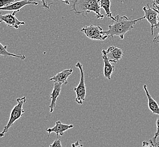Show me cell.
Wrapping results in <instances>:
<instances>
[{"label":"cell","instance_id":"3957f363","mask_svg":"<svg viewBox=\"0 0 159 147\" xmlns=\"http://www.w3.org/2000/svg\"><path fill=\"white\" fill-rule=\"evenodd\" d=\"M17 104L12 109L9 120L7 125L4 127L3 130L0 133V138H2L6 133L9 131V128L14 125L15 122L18 120L25 113V110L23 109V106L26 102V97L23 96L20 98H18L16 99Z\"/></svg>","mask_w":159,"mask_h":147},{"label":"cell","instance_id":"e0dca14e","mask_svg":"<svg viewBox=\"0 0 159 147\" xmlns=\"http://www.w3.org/2000/svg\"><path fill=\"white\" fill-rule=\"evenodd\" d=\"M16 0H0V8L7 7L13 3Z\"/></svg>","mask_w":159,"mask_h":147},{"label":"cell","instance_id":"9a60e30c","mask_svg":"<svg viewBox=\"0 0 159 147\" xmlns=\"http://www.w3.org/2000/svg\"><path fill=\"white\" fill-rule=\"evenodd\" d=\"M7 45H3L0 42V56H3L5 57H14L19 58L20 60H24L25 58V56L23 55H17L10 53L7 51Z\"/></svg>","mask_w":159,"mask_h":147},{"label":"cell","instance_id":"ffe728a7","mask_svg":"<svg viewBox=\"0 0 159 147\" xmlns=\"http://www.w3.org/2000/svg\"><path fill=\"white\" fill-rule=\"evenodd\" d=\"M142 147H153V142L152 139H150L148 141H143Z\"/></svg>","mask_w":159,"mask_h":147},{"label":"cell","instance_id":"484cf974","mask_svg":"<svg viewBox=\"0 0 159 147\" xmlns=\"http://www.w3.org/2000/svg\"><path fill=\"white\" fill-rule=\"evenodd\" d=\"M60 1H62V2H64V3H65V4H66V5H70L69 0H60Z\"/></svg>","mask_w":159,"mask_h":147},{"label":"cell","instance_id":"7a4b0ae2","mask_svg":"<svg viewBox=\"0 0 159 147\" xmlns=\"http://www.w3.org/2000/svg\"><path fill=\"white\" fill-rule=\"evenodd\" d=\"M72 10L77 16L87 17L90 12H93L97 19H103L104 16L100 12L101 7L98 0H73Z\"/></svg>","mask_w":159,"mask_h":147},{"label":"cell","instance_id":"4fadbf2b","mask_svg":"<svg viewBox=\"0 0 159 147\" xmlns=\"http://www.w3.org/2000/svg\"><path fill=\"white\" fill-rule=\"evenodd\" d=\"M62 84L58 83H54V87L52 92L51 94V103L49 105L50 112L53 113L54 110V108L56 105V101L57 100L58 97L60 95Z\"/></svg>","mask_w":159,"mask_h":147},{"label":"cell","instance_id":"603a6c76","mask_svg":"<svg viewBox=\"0 0 159 147\" xmlns=\"http://www.w3.org/2000/svg\"><path fill=\"white\" fill-rule=\"evenodd\" d=\"M71 147H83V144H80L79 141H76L75 143L71 144Z\"/></svg>","mask_w":159,"mask_h":147},{"label":"cell","instance_id":"5bb4252c","mask_svg":"<svg viewBox=\"0 0 159 147\" xmlns=\"http://www.w3.org/2000/svg\"><path fill=\"white\" fill-rule=\"evenodd\" d=\"M144 90L146 94L147 99L148 100V108L151 112L152 113V114H157L159 115V106L157 104V102H156L155 100L153 99L151 95H150V92L147 88V86L146 84L144 85Z\"/></svg>","mask_w":159,"mask_h":147},{"label":"cell","instance_id":"8992f818","mask_svg":"<svg viewBox=\"0 0 159 147\" xmlns=\"http://www.w3.org/2000/svg\"><path fill=\"white\" fill-rule=\"evenodd\" d=\"M143 10L144 12V18L146 19L151 25V35H153L154 33V29L159 28V23L157 16L158 14L156 10L151 9L148 3L147 4V6L143 7Z\"/></svg>","mask_w":159,"mask_h":147},{"label":"cell","instance_id":"ba28073f","mask_svg":"<svg viewBox=\"0 0 159 147\" xmlns=\"http://www.w3.org/2000/svg\"><path fill=\"white\" fill-rule=\"evenodd\" d=\"M106 53L109 61L115 64H117L118 61L121 60L124 56V52L121 48L115 46L109 47L106 51Z\"/></svg>","mask_w":159,"mask_h":147},{"label":"cell","instance_id":"277c9868","mask_svg":"<svg viewBox=\"0 0 159 147\" xmlns=\"http://www.w3.org/2000/svg\"><path fill=\"white\" fill-rule=\"evenodd\" d=\"M75 67L80 69V83L76 87L74 88V91L76 93L75 101L78 104L82 105L86 99V88L85 82H84V73L83 69V65L78 62L75 65Z\"/></svg>","mask_w":159,"mask_h":147},{"label":"cell","instance_id":"30bf717a","mask_svg":"<svg viewBox=\"0 0 159 147\" xmlns=\"http://www.w3.org/2000/svg\"><path fill=\"white\" fill-rule=\"evenodd\" d=\"M38 5V2L34 1L33 0H20L19 1L16 2H13V3L10 4L9 5H7V7H1L0 10H3V11H17L19 10L21 8L25 7L27 5Z\"/></svg>","mask_w":159,"mask_h":147},{"label":"cell","instance_id":"8fae6325","mask_svg":"<svg viewBox=\"0 0 159 147\" xmlns=\"http://www.w3.org/2000/svg\"><path fill=\"white\" fill-rule=\"evenodd\" d=\"M73 70L72 68L65 69L57 74L54 77L49 79V81L54 83H61L62 84H67V79L70 75L73 73Z\"/></svg>","mask_w":159,"mask_h":147},{"label":"cell","instance_id":"cb8c5ba5","mask_svg":"<svg viewBox=\"0 0 159 147\" xmlns=\"http://www.w3.org/2000/svg\"><path fill=\"white\" fill-rule=\"evenodd\" d=\"M153 42L155 43V44H156V43H159V32L158 34L153 38Z\"/></svg>","mask_w":159,"mask_h":147},{"label":"cell","instance_id":"52a82bcc","mask_svg":"<svg viewBox=\"0 0 159 147\" xmlns=\"http://www.w3.org/2000/svg\"><path fill=\"white\" fill-rule=\"evenodd\" d=\"M19 10L14 11L13 13H9L5 15L0 14V23L4 22L7 26L12 28L18 29L21 25H25V22L19 20V19L16 16L17 13L19 12Z\"/></svg>","mask_w":159,"mask_h":147},{"label":"cell","instance_id":"5b68a950","mask_svg":"<svg viewBox=\"0 0 159 147\" xmlns=\"http://www.w3.org/2000/svg\"><path fill=\"white\" fill-rule=\"evenodd\" d=\"M81 32L84 33L88 38L93 40L103 41L108 38V36L105 34V31L100 26H84L81 29Z\"/></svg>","mask_w":159,"mask_h":147},{"label":"cell","instance_id":"7402d4cb","mask_svg":"<svg viewBox=\"0 0 159 147\" xmlns=\"http://www.w3.org/2000/svg\"><path fill=\"white\" fill-rule=\"evenodd\" d=\"M153 9L156 10V11L157 12L158 16H157V19H158V23H159V5H157L155 4H153Z\"/></svg>","mask_w":159,"mask_h":147},{"label":"cell","instance_id":"6da1fadb","mask_svg":"<svg viewBox=\"0 0 159 147\" xmlns=\"http://www.w3.org/2000/svg\"><path fill=\"white\" fill-rule=\"evenodd\" d=\"M111 20L113 24L108 26V31H105V34L109 37L112 38L114 40V36H118L121 40L124 38V36L127 32L134 29V26L138 21L144 19V16L138 19L131 20L126 16H120L117 15L113 16Z\"/></svg>","mask_w":159,"mask_h":147},{"label":"cell","instance_id":"44dd1931","mask_svg":"<svg viewBox=\"0 0 159 147\" xmlns=\"http://www.w3.org/2000/svg\"><path fill=\"white\" fill-rule=\"evenodd\" d=\"M40 1L42 2V7L47 9H49V7H50L51 5L53 4V3H48L45 0H40Z\"/></svg>","mask_w":159,"mask_h":147},{"label":"cell","instance_id":"d4e9b609","mask_svg":"<svg viewBox=\"0 0 159 147\" xmlns=\"http://www.w3.org/2000/svg\"><path fill=\"white\" fill-rule=\"evenodd\" d=\"M152 141L153 142V147H159V142H156V141L153 140Z\"/></svg>","mask_w":159,"mask_h":147},{"label":"cell","instance_id":"d6986e66","mask_svg":"<svg viewBox=\"0 0 159 147\" xmlns=\"http://www.w3.org/2000/svg\"><path fill=\"white\" fill-rule=\"evenodd\" d=\"M49 147H62V144L61 141L60 139H57L53 141L52 144L50 145Z\"/></svg>","mask_w":159,"mask_h":147},{"label":"cell","instance_id":"ac0fdd59","mask_svg":"<svg viewBox=\"0 0 159 147\" xmlns=\"http://www.w3.org/2000/svg\"><path fill=\"white\" fill-rule=\"evenodd\" d=\"M156 132L155 134V136L153 138H152L153 140L156 141L157 138H158L159 136V118L157 119L156 121Z\"/></svg>","mask_w":159,"mask_h":147},{"label":"cell","instance_id":"4316f807","mask_svg":"<svg viewBox=\"0 0 159 147\" xmlns=\"http://www.w3.org/2000/svg\"><path fill=\"white\" fill-rule=\"evenodd\" d=\"M153 4L159 5V0H153Z\"/></svg>","mask_w":159,"mask_h":147},{"label":"cell","instance_id":"2e32d148","mask_svg":"<svg viewBox=\"0 0 159 147\" xmlns=\"http://www.w3.org/2000/svg\"><path fill=\"white\" fill-rule=\"evenodd\" d=\"M99 5L104 10L106 15L109 19L112 18V13L111 11V0H98Z\"/></svg>","mask_w":159,"mask_h":147},{"label":"cell","instance_id":"9c48e42d","mask_svg":"<svg viewBox=\"0 0 159 147\" xmlns=\"http://www.w3.org/2000/svg\"><path fill=\"white\" fill-rule=\"evenodd\" d=\"M74 125L72 124L70 125H66V124H63L61 123L60 121H58L56 122V125L54 127H51V128H46V131L48 132V139L49 138L50 135L52 132H54L57 135V136L58 135L60 136H63L64 134V132L65 131H67L70 128H73Z\"/></svg>","mask_w":159,"mask_h":147},{"label":"cell","instance_id":"7c38bea8","mask_svg":"<svg viewBox=\"0 0 159 147\" xmlns=\"http://www.w3.org/2000/svg\"><path fill=\"white\" fill-rule=\"evenodd\" d=\"M102 58L104 61V75L105 78L109 80L111 79V76L113 71H115V66L111 64V62L109 61L107 57L106 51L103 49L102 51Z\"/></svg>","mask_w":159,"mask_h":147}]
</instances>
